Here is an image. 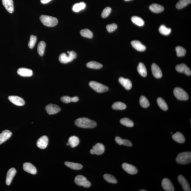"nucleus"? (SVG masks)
<instances>
[{
	"label": "nucleus",
	"instance_id": "393cba45",
	"mask_svg": "<svg viewBox=\"0 0 191 191\" xmlns=\"http://www.w3.org/2000/svg\"><path fill=\"white\" fill-rule=\"evenodd\" d=\"M150 9L154 13H159L162 12L164 10L163 6L157 4H152L150 6Z\"/></svg>",
	"mask_w": 191,
	"mask_h": 191
},
{
	"label": "nucleus",
	"instance_id": "c85d7f7f",
	"mask_svg": "<svg viewBox=\"0 0 191 191\" xmlns=\"http://www.w3.org/2000/svg\"><path fill=\"white\" fill-rule=\"evenodd\" d=\"M79 143V139L76 136L71 137L68 140V144L72 148H74L77 146Z\"/></svg>",
	"mask_w": 191,
	"mask_h": 191
},
{
	"label": "nucleus",
	"instance_id": "2eb2a0df",
	"mask_svg": "<svg viewBox=\"0 0 191 191\" xmlns=\"http://www.w3.org/2000/svg\"><path fill=\"white\" fill-rule=\"evenodd\" d=\"M48 137L46 136H43L38 140L37 146L40 149H44L48 146Z\"/></svg>",
	"mask_w": 191,
	"mask_h": 191
},
{
	"label": "nucleus",
	"instance_id": "9d476101",
	"mask_svg": "<svg viewBox=\"0 0 191 191\" xmlns=\"http://www.w3.org/2000/svg\"><path fill=\"white\" fill-rule=\"evenodd\" d=\"M122 167L124 171L130 175L136 174L138 170L136 167L131 164L124 163L122 164Z\"/></svg>",
	"mask_w": 191,
	"mask_h": 191
},
{
	"label": "nucleus",
	"instance_id": "dca6fc26",
	"mask_svg": "<svg viewBox=\"0 0 191 191\" xmlns=\"http://www.w3.org/2000/svg\"><path fill=\"white\" fill-rule=\"evenodd\" d=\"M152 74L157 78H160L162 76V70L156 64H152L151 67Z\"/></svg>",
	"mask_w": 191,
	"mask_h": 191
},
{
	"label": "nucleus",
	"instance_id": "b1692460",
	"mask_svg": "<svg viewBox=\"0 0 191 191\" xmlns=\"http://www.w3.org/2000/svg\"><path fill=\"white\" fill-rule=\"evenodd\" d=\"M172 138L175 141L179 143H183L185 142V141L183 135L179 132H177L173 134Z\"/></svg>",
	"mask_w": 191,
	"mask_h": 191
},
{
	"label": "nucleus",
	"instance_id": "a878e982",
	"mask_svg": "<svg viewBox=\"0 0 191 191\" xmlns=\"http://www.w3.org/2000/svg\"><path fill=\"white\" fill-rule=\"evenodd\" d=\"M65 165L70 169L74 170H80L83 168L81 164L77 163L67 162L64 163Z\"/></svg>",
	"mask_w": 191,
	"mask_h": 191
},
{
	"label": "nucleus",
	"instance_id": "de8ad7c7",
	"mask_svg": "<svg viewBox=\"0 0 191 191\" xmlns=\"http://www.w3.org/2000/svg\"><path fill=\"white\" fill-rule=\"evenodd\" d=\"M115 141L116 143L119 145H122V144L123 139L117 136L115 138Z\"/></svg>",
	"mask_w": 191,
	"mask_h": 191
},
{
	"label": "nucleus",
	"instance_id": "a211bd4d",
	"mask_svg": "<svg viewBox=\"0 0 191 191\" xmlns=\"http://www.w3.org/2000/svg\"><path fill=\"white\" fill-rule=\"evenodd\" d=\"M3 6L9 13H12L14 11L13 0H2Z\"/></svg>",
	"mask_w": 191,
	"mask_h": 191
},
{
	"label": "nucleus",
	"instance_id": "09e8293b",
	"mask_svg": "<svg viewBox=\"0 0 191 191\" xmlns=\"http://www.w3.org/2000/svg\"><path fill=\"white\" fill-rule=\"evenodd\" d=\"M79 100V99L78 97L77 96H75L72 97V102H78Z\"/></svg>",
	"mask_w": 191,
	"mask_h": 191
},
{
	"label": "nucleus",
	"instance_id": "412c9836",
	"mask_svg": "<svg viewBox=\"0 0 191 191\" xmlns=\"http://www.w3.org/2000/svg\"><path fill=\"white\" fill-rule=\"evenodd\" d=\"M119 81L121 84L123 86L124 88L127 90H129L132 88V83L129 79L120 77L119 78Z\"/></svg>",
	"mask_w": 191,
	"mask_h": 191
},
{
	"label": "nucleus",
	"instance_id": "8fccbe9b",
	"mask_svg": "<svg viewBox=\"0 0 191 191\" xmlns=\"http://www.w3.org/2000/svg\"><path fill=\"white\" fill-rule=\"evenodd\" d=\"M52 0H41V3L43 4H47L49 2Z\"/></svg>",
	"mask_w": 191,
	"mask_h": 191
},
{
	"label": "nucleus",
	"instance_id": "58836bf2",
	"mask_svg": "<svg viewBox=\"0 0 191 191\" xmlns=\"http://www.w3.org/2000/svg\"><path fill=\"white\" fill-rule=\"evenodd\" d=\"M103 177L104 180L109 183L113 184H117L118 183V181L113 176L110 174H105L103 176Z\"/></svg>",
	"mask_w": 191,
	"mask_h": 191
},
{
	"label": "nucleus",
	"instance_id": "ea45409f",
	"mask_svg": "<svg viewBox=\"0 0 191 191\" xmlns=\"http://www.w3.org/2000/svg\"><path fill=\"white\" fill-rule=\"evenodd\" d=\"M82 36L88 38H92L93 37V33L92 31L88 29H82L80 31Z\"/></svg>",
	"mask_w": 191,
	"mask_h": 191
},
{
	"label": "nucleus",
	"instance_id": "5701e85b",
	"mask_svg": "<svg viewBox=\"0 0 191 191\" xmlns=\"http://www.w3.org/2000/svg\"><path fill=\"white\" fill-rule=\"evenodd\" d=\"M131 44L133 48L138 51L144 52L146 50V47L139 41H132L131 42Z\"/></svg>",
	"mask_w": 191,
	"mask_h": 191
},
{
	"label": "nucleus",
	"instance_id": "f704fd0d",
	"mask_svg": "<svg viewBox=\"0 0 191 191\" xmlns=\"http://www.w3.org/2000/svg\"><path fill=\"white\" fill-rule=\"evenodd\" d=\"M120 123L122 125L127 127H134V123L132 120L128 118H123L120 120Z\"/></svg>",
	"mask_w": 191,
	"mask_h": 191
},
{
	"label": "nucleus",
	"instance_id": "603ef678",
	"mask_svg": "<svg viewBox=\"0 0 191 191\" xmlns=\"http://www.w3.org/2000/svg\"><path fill=\"white\" fill-rule=\"evenodd\" d=\"M125 1H131V0H125Z\"/></svg>",
	"mask_w": 191,
	"mask_h": 191
},
{
	"label": "nucleus",
	"instance_id": "6e6552de",
	"mask_svg": "<svg viewBox=\"0 0 191 191\" xmlns=\"http://www.w3.org/2000/svg\"><path fill=\"white\" fill-rule=\"evenodd\" d=\"M105 148L102 144L98 143L93 147V148L90 151V152L92 155H101L104 153Z\"/></svg>",
	"mask_w": 191,
	"mask_h": 191
},
{
	"label": "nucleus",
	"instance_id": "f3484780",
	"mask_svg": "<svg viewBox=\"0 0 191 191\" xmlns=\"http://www.w3.org/2000/svg\"><path fill=\"white\" fill-rule=\"evenodd\" d=\"M16 170L15 168H12L9 170L7 174L6 179V183L7 185H9L11 184L12 180L16 174Z\"/></svg>",
	"mask_w": 191,
	"mask_h": 191
},
{
	"label": "nucleus",
	"instance_id": "7ed1b4c3",
	"mask_svg": "<svg viewBox=\"0 0 191 191\" xmlns=\"http://www.w3.org/2000/svg\"><path fill=\"white\" fill-rule=\"evenodd\" d=\"M178 164L185 165L190 163L191 161V152H184L179 154L176 158Z\"/></svg>",
	"mask_w": 191,
	"mask_h": 191
},
{
	"label": "nucleus",
	"instance_id": "49530a36",
	"mask_svg": "<svg viewBox=\"0 0 191 191\" xmlns=\"http://www.w3.org/2000/svg\"><path fill=\"white\" fill-rule=\"evenodd\" d=\"M125 146L128 147H131L132 145V144L131 142L127 139H123V142H122V144Z\"/></svg>",
	"mask_w": 191,
	"mask_h": 191
},
{
	"label": "nucleus",
	"instance_id": "3c124183",
	"mask_svg": "<svg viewBox=\"0 0 191 191\" xmlns=\"http://www.w3.org/2000/svg\"><path fill=\"white\" fill-rule=\"evenodd\" d=\"M140 191H146V190H144V189H142V190H139Z\"/></svg>",
	"mask_w": 191,
	"mask_h": 191
},
{
	"label": "nucleus",
	"instance_id": "9b49d317",
	"mask_svg": "<svg viewBox=\"0 0 191 191\" xmlns=\"http://www.w3.org/2000/svg\"><path fill=\"white\" fill-rule=\"evenodd\" d=\"M8 99L11 102L17 106H23L25 104V102L22 98L16 96H9Z\"/></svg>",
	"mask_w": 191,
	"mask_h": 191
},
{
	"label": "nucleus",
	"instance_id": "423d86ee",
	"mask_svg": "<svg viewBox=\"0 0 191 191\" xmlns=\"http://www.w3.org/2000/svg\"><path fill=\"white\" fill-rule=\"evenodd\" d=\"M174 95L180 100L186 101L188 99L189 96L186 92L180 87H176L173 90Z\"/></svg>",
	"mask_w": 191,
	"mask_h": 191
},
{
	"label": "nucleus",
	"instance_id": "f257e3e1",
	"mask_svg": "<svg viewBox=\"0 0 191 191\" xmlns=\"http://www.w3.org/2000/svg\"><path fill=\"white\" fill-rule=\"evenodd\" d=\"M75 124L77 127L82 128L92 129L97 126L96 122L90 119L86 118H81L77 119L75 121Z\"/></svg>",
	"mask_w": 191,
	"mask_h": 191
},
{
	"label": "nucleus",
	"instance_id": "cd10ccee",
	"mask_svg": "<svg viewBox=\"0 0 191 191\" xmlns=\"http://www.w3.org/2000/svg\"><path fill=\"white\" fill-rule=\"evenodd\" d=\"M86 6V4L84 2H82L75 4L73 6L72 10L74 12L77 13L84 9Z\"/></svg>",
	"mask_w": 191,
	"mask_h": 191
},
{
	"label": "nucleus",
	"instance_id": "0eeeda50",
	"mask_svg": "<svg viewBox=\"0 0 191 191\" xmlns=\"http://www.w3.org/2000/svg\"><path fill=\"white\" fill-rule=\"evenodd\" d=\"M75 182L76 185L79 186H83L84 187L88 188L91 185L90 182L87 180V179L82 175H78L75 177Z\"/></svg>",
	"mask_w": 191,
	"mask_h": 191
},
{
	"label": "nucleus",
	"instance_id": "a19ab883",
	"mask_svg": "<svg viewBox=\"0 0 191 191\" xmlns=\"http://www.w3.org/2000/svg\"><path fill=\"white\" fill-rule=\"evenodd\" d=\"M176 50L177 56L178 57H184L186 53V50L183 47L180 46L176 47Z\"/></svg>",
	"mask_w": 191,
	"mask_h": 191
},
{
	"label": "nucleus",
	"instance_id": "c9c22d12",
	"mask_svg": "<svg viewBox=\"0 0 191 191\" xmlns=\"http://www.w3.org/2000/svg\"><path fill=\"white\" fill-rule=\"evenodd\" d=\"M131 20L134 24L139 26L144 25V21L141 17L137 16H133L131 18Z\"/></svg>",
	"mask_w": 191,
	"mask_h": 191
},
{
	"label": "nucleus",
	"instance_id": "f03ea898",
	"mask_svg": "<svg viewBox=\"0 0 191 191\" xmlns=\"http://www.w3.org/2000/svg\"><path fill=\"white\" fill-rule=\"evenodd\" d=\"M40 19L44 25L47 27H54L57 25L58 22L57 18L49 16L41 15Z\"/></svg>",
	"mask_w": 191,
	"mask_h": 191
},
{
	"label": "nucleus",
	"instance_id": "aec40b11",
	"mask_svg": "<svg viewBox=\"0 0 191 191\" xmlns=\"http://www.w3.org/2000/svg\"><path fill=\"white\" fill-rule=\"evenodd\" d=\"M17 73L20 76L24 77H31L33 74L32 70L24 68H19L17 71Z\"/></svg>",
	"mask_w": 191,
	"mask_h": 191
},
{
	"label": "nucleus",
	"instance_id": "a18cd8bd",
	"mask_svg": "<svg viewBox=\"0 0 191 191\" xmlns=\"http://www.w3.org/2000/svg\"><path fill=\"white\" fill-rule=\"evenodd\" d=\"M61 101L65 103H68L72 102V97H69L68 96H64L61 98Z\"/></svg>",
	"mask_w": 191,
	"mask_h": 191
},
{
	"label": "nucleus",
	"instance_id": "f8f14e48",
	"mask_svg": "<svg viewBox=\"0 0 191 191\" xmlns=\"http://www.w3.org/2000/svg\"><path fill=\"white\" fill-rule=\"evenodd\" d=\"M178 180L179 183L182 186V188L185 191H190L191 189L189 183L183 176L179 175Z\"/></svg>",
	"mask_w": 191,
	"mask_h": 191
},
{
	"label": "nucleus",
	"instance_id": "39448f33",
	"mask_svg": "<svg viewBox=\"0 0 191 191\" xmlns=\"http://www.w3.org/2000/svg\"><path fill=\"white\" fill-rule=\"evenodd\" d=\"M89 86L94 90L98 93H102L108 90V87L102 84L95 81H91L89 83Z\"/></svg>",
	"mask_w": 191,
	"mask_h": 191
},
{
	"label": "nucleus",
	"instance_id": "2f4dec72",
	"mask_svg": "<svg viewBox=\"0 0 191 191\" xmlns=\"http://www.w3.org/2000/svg\"><path fill=\"white\" fill-rule=\"evenodd\" d=\"M112 108L114 109L123 110L127 108V106L125 103L120 102H117L113 103Z\"/></svg>",
	"mask_w": 191,
	"mask_h": 191
},
{
	"label": "nucleus",
	"instance_id": "6ab92c4d",
	"mask_svg": "<svg viewBox=\"0 0 191 191\" xmlns=\"http://www.w3.org/2000/svg\"><path fill=\"white\" fill-rule=\"evenodd\" d=\"M23 169L26 172L31 174L35 175L37 172L36 167L30 163L26 162L24 164Z\"/></svg>",
	"mask_w": 191,
	"mask_h": 191
},
{
	"label": "nucleus",
	"instance_id": "473e14b6",
	"mask_svg": "<svg viewBox=\"0 0 191 191\" xmlns=\"http://www.w3.org/2000/svg\"><path fill=\"white\" fill-rule=\"evenodd\" d=\"M46 48V43L44 41H41L38 45L37 51L38 53L41 56H43L44 54L45 49Z\"/></svg>",
	"mask_w": 191,
	"mask_h": 191
},
{
	"label": "nucleus",
	"instance_id": "864d4df0",
	"mask_svg": "<svg viewBox=\"0 0 191 191\" xmlns=\"http://www.w3.org/2000/svg\"><path fill=\"white\" fill-rule=\"evenodd\" d=\"M172 132H171V134H172Z\"/></svg>",
	"mask_w": 191,
	"mask_h": 191
},
{
	"label": "nucleus",
	"instance_id": "1a4fd4ad",
	"mask_svg": "<svg viewBox=\"0 0 191 191\" xmlns=\"http://www.w3.org/2000/svg\"><path fill=\"white\" fill-rule=\"evenodd\" d=\"M45 109L49 115L55 114L61 111V108L59 106L52 104L47 105L45 107Z\"/></svg>",
	"mask_w": 191,
	"mask_h": 191
},
{
	"label": "nucleus",
	"instance_id": "7c9ffc66",
	"mask_svg": "<svg viewBox=\"0 0 191 191\" xmlns=\"http://www.w3.org/2000/svg\"><path fill=\"white\" fill-rule=\"evenodd\" d=\"M191 3V0H180L177 3L176 8L178 9L185 7Z\"/></svg>",
	"mask_w": 191,
	"mask_h": 191
},
{
	"label": "nucleus",
	"instance_id": "37998d69",
	"mask_svg": "<svg viewBox=\"0 0 191 191\" xmlns=\"http://www.w3.org/2000/svg\"><path fill=\"white\" fill-rule=\"evenodd\" d=\"M112 11V9L109 7H107L105 8L101 14V16L103 18H106L110 15Z\"/></svg>",
	"mask_w": 191,
	"mask_h": 191
},
{
	"label": "nucleus",
	"instance_id": "ddd939ff",
	"mask_svg": "<svg viewBox=\"0 0 191 191\" xmlns=\"http://www.w3.org/2000/svg\"><path fill=\"white\" fill-rule=\"evenodd\" d=\"M176 69L178 72L184 73L186 75H191V70L185 64H178L176 67Z\"/></svg>",
	"mask_w": 191,
	"mask_h": 191
},
{
	"label": "nucleus",
	"instance_id": "c03bdc74",
	"mask_svg": "<svg viewBox=\"0 0 191 191\" xmlns=\"http://www.w3.org/2000/svg\"><path fill=\"white\" fill-rule=\"evenodd\" d=\"M117 28H118V26L115 24H108L106 27L107 30L109 33L113 32L117 29Z\"/></svg>",
	"mask_w": 191,
	"mask_h": 191
},
{
	"label": "nucleus",
	"instance_id": "72a5a7b5",
	"mask_svg": "<svg viewBox=\"0 0 191 191\" xmlns=\"http://www.w3.org/2000/svg\"><path fill=\"white\" fill-rule=\"evenodd\" d=\"M157 103L160 107L164 111H166L168 109V107L165 101L161 97H159L157 99Z\"/></svg>",
	"mask_w": 191,
	"mask_h": 191
},
{
	"label": "nucleus",
	"instance_id": "4c0bfd02",
	"mask_svg": "<svg viewBox=\"0 0 191 191\" xmlns=\"http://www.w3.org/2000/svg\"><path fill=\"white\" fill-rule=\"evenodd\" d=\"M159 32L162 35L165 36H168L170 34L171 31V29L170 28H167L164 25H162L160 26L159 29Z\"/></svg>",
	"mask_w": 191,
	"mask_h": 191
},
{
	"label": "nucleus",
	"instance_id": "4468645a",
	"mask_svg": "<svg viewBox=\"0 0 191 191\" xmlns=\"http://www.w3.org/2000/svg\"><path fill=\"white\" fill-rule=\"evenodd\" d=\"M162 186L163 188L166 191H174L175 188L172 182L169 179L165 178L162 180Z\"/></svg>",
	"mask_w": 191,
	"mask_h": 191
},
{
	"label": "nucleus",
	"instance_id": "4be33fe9",
	"mask_svg": "<svg viewBox=\"0 0 191 191\" xmlns=\"http://www.w3.org/2000/svg\"><path fill=\"white\" fill-rule=\"evenodd\" d=\"M12 133L9 130H5L3 131L2 133L0 134V145L4 142L11 137Z\"/></svg>",
	"mask_w": 191,
	"mask_h": 191
},
{
	"label": "nucleus",
	"instance_id": "c756f323",
	"mask_svg": "<svg viewBox=\"0 0 191 191\" xmlns=\"http://www.w3.org/2000/svg\"><path fill=\"white\" fill-rule=\"evenodd\" d=\"M87 67L96 69H100L103 67L102 64L94 61L88 62L87 64Z\"/></svg>",
	"mask_w": 191,
	"mask_h": 191
},
{
	"label": "nucleus",
	"instance_id": "bb28decb",
	"mask_svg": "<svg viewBox=\"0 0 191 191\" xmlns=\"http://www.w3.org/2000/svg\"><path fill=\"white\" fill-rule=\"evenodd\" d=\"M137 71L142 76L146 77L147 75V70L145 64L143 63L140 62L137 67Z\"/></svg>",
	"mask_w": 191,
	"mask_h": 191
},
{
	"label": "nucleus",
	"instance_id": "79ce46f5",
	"mask_svg": "<svg viewBox=\"0 0 191 191\" xmlns=\"http://www.w3.org/2000/svg\"><path fill=\"white\" fill-rule=\"evenodd\" d=\"M37 38L36 36L31 35L28 44L29 48L31 49L34 48L35 44L36 43Z\"/></svg>",
	"mask_w": 191,
	"mask_h": 191
},
{
	"label": "nucleus",
	"instance_id": "e433bc0d",
	"mask_svg": "<svg viewBox=\"0 0 191 191\" xmlns=\"http://www.w3.org/2000/svg\"><path fill=\"white\" fill-rule=\"evenodd\" d=\"M139 103L141 106L143 108H147L150 106V103L148 99L144 96H142L140 97Z\"/></svg>",
	"mask_w": 191,
	"mask_h": 191
},
{
	"label": "nucleus",
	"instance_id": "20e7f679",
	"mask_svg": "<svg viewBox=\"0 0 191 191\" xmlns=\"http://www.w3.org/2000/svg\"><path fill=\"white\" fill-rule=\"evenodd\" d=\"M77 55L76 52L73 51L69 52L67 56L64 53L61 54L59 57V60L62 64H66L72 62L73 59H76Z\"/></svg>",
	"mask_w": 191,
	"mask_h": 191
}]
</instances>
